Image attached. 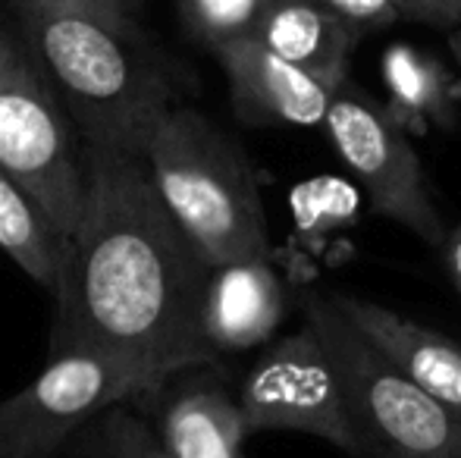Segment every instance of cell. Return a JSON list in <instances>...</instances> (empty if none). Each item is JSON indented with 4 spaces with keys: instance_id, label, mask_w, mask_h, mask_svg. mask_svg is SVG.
<instances>
[{
    "instance_id": "cell-18",
    "label": "cell",
    "mask_w": 461,
    "mask_h": 458,
    "mask_svg": "<svg viewBox=\"0 0 461 458\" xmlns=\"http://www.w3.org/2000/svg\"><path fill=\"white\" fill-rule=\"evenodd\" d=\"M139 4L141 0H16V6H76L129 35H139V25H135Z\"/></svg>"
},
{
    "instance_id": "cell-14",
    "label": "cell",
    "mask_w": 461,
    "mask_h": 458,
    "mask_svg": "<svg viewBox=\"0 0 461 458\" xmlns=\"http://www.w3.org/2000/svg\"><path fill=\"white\" fill-rule=\"evenodd\" d=\"M383 82H386V111L402 129L439 126L456 122V76L439 57L414 44H393L383 54Z\"/></svg>"
},
{
    "instance_id": "cell-4",
    "label": "cell",
    "mask_w": 461,
    "mask_h": 458,
    "mask_svg": "<svg viewBox=\"0 0 461 458\" xmlns=\"http://www.w3.org/2000/svg\"><path fill=\"white\" fill-rule=\"evenodd\" d=\"M302 311L336 367L361 458H461V418L393 371L330 295H308Z\"/></svg>"
},
{
    "instance_id": "cell-8",
    "label": "cell",
    "mask_w": 461,
    "mask_h": 458,
    "mask_svg": "<svg viewBox=\"0 0 461 458\" xmlns=\"http://www.w3.org/2000/svg\"><path fill=\"white\" fill-rule=\"evenodd\" d=\"M245 434L292 430L361 455L355 424L327 348L308 324L276 339L249 371L239 392Z\"/></svg>"
},
{
    "instance_id": "cell-15",
    "label": "cell",
    "mask_w": 461,
    "mask_h": 458,
    "mask_svg": "<svg viewBox=\"0 0 461 458\" xmlns=\"http://www.w3.org/2000/svg\"><path fill=\"white\" fill-rule=\"evenodd\" d=\"M0 248L23 274L54 289L67 245L4 170H0Z\"/></svg>"
},
{
    "instance_id": "cell-19",
    "label": "cell",
    "mask_w": 461,
    "mask_h": 458,
    "mask_svg": "<svg viewBox=\"0 0 461 458\" xmlns=\"http://www.w3.org/2000/svg\"><path fill=\"white\" fill-rule=\"evenodd\" d=\"M321 4L358 31L383 29V25H393L399 19L393 0H321Z\"/></svg>"
},
{
    "instance_id": "cell-20",
    "label": "cell",
    "mask_w": 461,
    "mask_h": 458,
    "mask_svg": "<svg viewBox=\"0 0 461 458\" xmlns=\"http://www.w3.org/2000/svg\"><path fill=\"white\" fill-rule=\"evenodd\" d=\"M399 19L427 22L437 29H456L461 22V0H393Z\"/></svg>"
},
{
    "instance_id": "cell-3",
    "label": "cell",
    "mask_w": 461,
    "mask_h": 458,
    "mask_svg": "<svg viewBox=\"0 0 461 458\" xmlns=\"http://www.w3.org/2000/svg\"><path fill=\"white\" fill-rule=\"evenodd\" d=\"M141 160L167 214L211 267L270 257L255 170L217 122L173 104Z\"/></svg>"
},
{
    "instance_id": "cell-16",
    "label": "cell",
    "mask_w": 461,
    "mask_h": 458,
    "mask_svg": "<svg viewBox=\"0 0 461 458\" xmlns=\"http://www.w3.org/2000/svg\"><path fill=\"white\" fill-rule=\"evenodd\" d=\"M267 0H176L185 29L207 48L251 35Z\"/></svg>"
},
{
    "instance_id": "cell-17",
    "label": "cell",
    "mask_w": 461,
    "mask_h": 458,
    "mask_svg": "<svg viewBox=\"0 0 461 458\" xmlns=\"http://www.w3.org/2000/svg\"><path fill=\"white\" fill-rule=\"evenodd\" d=\"M126 405V402H122ZM122 405H110L107 411L95 418L92 443L88 455L92 458H167L164 446L158 440V430L148 421L135 418Z\"/></svg>"
},
{
    "instance_id": "cell-1",
    "label": "cell",
    "mask_w": 461,
    "mask_h": 458,
    "mask_svg": "<svg viewBox=\"0 0 461 458\" xmlns=\"http://www.w3.org/2000/svg\"><path fill=\"white\" fill-rule=\"evenodd\" d=\"M82 164L86 202L50 289V352H97L158 392L217 358L204 337L211 264L167 214L145 160L86 148Z\"/></svg>"
},
{
    "instance_id": "cell-5",
    "label": "cell",
    "mask_w": 461,
    "mask_h": 458,
    "mask_svg": "<svg viewBox=\"0 0 461 458\" xmlns=\"http://www.w3.org/2000/svg\"><path fill=\"white\" fill-rule=\"evenodd\" d=\"M0 170L67 245L86 202V164L48 76L0 29Z\"/></svg>"
},
{
    "instance_id": "cell-13",
    "label": "cell",
    "mask_w": 461,
    "mask_h": 458,
    "mask_svg": "<svg viewBox=\"0 0 461 458\" xmlns=\"http://www.w3.org/2000/svg\"><path fill=\"white\" fill-rule=\"evenodd\" d=\"M154 430L167 458H242L249 436L239 402L213 377L179 383L167 396Z\"/></svg>"
},
{
    "instance_id": "cell-22",
    "label": "cell",
    "mask_w": 461,
    "mask_h": 458,
    "mask_svg": "<svg viewBox=\"0 0 461 458\" xmlns=\"http://www.w3.org/2000/svg\"><path fill=\"white\" fill-rule=\"evenodd\" d=\"M452 50H456V57H458V82H456V94L461 98V29L452 35Z\"/></svg>"
},
{
    "instance_id": "cell-6",
    "label": "cell",
    "mask_w": 461,
    "mask_h": 458,
    "mask_svg": "<svg viewBox=\"0 0 461 458\" xmlns=\"http://www.w3.org/2000/svg\"><path fill=\"white\" fill-rule=\"evenodd\" d=\"M151 396L139 373L86 348L54 352L50 364L0 402V458H54L110 405Z\"/></svg>"
},
{
    "instance_id": "cell-11",
    "label": "cell",
    "mask_w": 461,
    "mask_h": 458,
    "mask_svg": "<svg viewBox=\"0 0 461 458\" xmlns=\"http://www.w3.org/2000/svg\"><path fill=\"white\" fill-rule=\"evenodd\" d=\"M251 38L336 94L348 79V63L361 31L321 0H267Z\"/></svg>"
},
{
    "instance_id": "cell-7",
    "label": "cell",
    "mask_w": 461,
    "mask_h": 458,
    "mask_svg": "<svg viewBox=\"0 0 461 458\" xmlns=\"http://www.w3.org/2000/svg\"><path fill=\"white\" fill-rule=\"evenodd\" d=\"M323 132L367 192L376 214L395 220L427 245L439 248L446 242L449 229L443 227V217L427 189L424 164L408 141V132L389 116L386 107L342 85L330 101Z\"/></svg>"
},
{
    "instance_id": "cell-10",
    "label": "cell",
    "mask_w": 461,
    "mask_h": 458,
    "mask_svg": "<svg viewBox=\"0 0 461 458\" xmlns=\"http://www.w3.org/2000/svg\"><path fill=\"white\" fill-rule=\"evenodd\" d=\"M339 314L393 371L461 418V343L355 295H330Z\"/></svg>"
},
{
    "instance_id": "cell-12",
    "label": "cell",
    "mask_w": 461,
    "mask_h": 458,
    "mask_svg": "<svg viewBox=\"0 0 461 458\" xmlns=\"http://www.w3.org/2000/svg\"><path fill=\"white\" fill-rule=\"evenodd\" d=\"M285 318V289L270 257L211 267L204 292V337L213 352L267 343Z\"/></svg>"
},
{
    "instance_id": "cell-2",
    "label": "cell",
    "mask_w": 461,
    "mask_h": 458,
    "mask_svg": "<svg viewBox=\"0 0 461 458\" xmlns=\"http://www.w3.org/2000/svg\"><path fill=\"white\" fill-rule=\"evenodd\" d=\"M35 63L60 92L86 148L145 157L176 85L139 50V35L76 6H19Z\"/></svg>"
},
{
    "instance_id": "cell-9",
    "label": "cell",
    "mask_w": 461,
    "mask_h": 458,
    "mask_svg": "<svg viewBox=\"0 0 461 458\" xmlns=\"http://www.w3.org/2000/svg\"><path fill=\"white\" fill-rule=\"evenodd\" d=\"M213 57L226 73L239 120L249 126L323 129L333 92L314 76L270 54L251 35L217 44Z\"/></svg>"
},
{
    "instance_id": "cell-21",
    "label": "cell",
    "mask_w": 461,
    "mask_h": 458,
    "mask_svg": "<svg viewBox=\"0 0 461 458\" xmlns=\"http://www.w3.org/2000/svg\"><path fill=\"white\" fill-rule=\"evenodd\" d=\"M443 248V264H446V274H449L452 286H456L458 299H461V223L456 229L446 232V242L439 245Z\"/></svg>"
}]
</instances>
